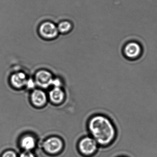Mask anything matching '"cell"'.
<instances>
[{
  "mask_svg": "<svg viewBox=\"0 0 157 157\" xmlns=\"http://www.w3.org/2000/svg\"><path fill=\"white\" fill-rule=\"evenodd\" d=\"M88 128L91 136L99 147L112 145L116 139L117 130L112 119L103 114H96L89 119Z\"/></svg>",
  "mask_w": 157,
  "mask_h": 157,
  "instance_id": "cell-1",
  "label": "cell"
},
{
  "mask_svg": "<svg viewBox=\"0 0 157 157\" xmlns=\"http://www.w3.org/2000/svg\"><path fill=\"white\" fill-rule=\"evenodd\" d=\"M37 32L40 38L47 41L55 40L59 35L56 24L49 20L40 22L37 26Z\"/></svg>",
  "mask_w": 157,
  "mask_h": 157,
  "instance_id": "cell-2",
  "label": "cell"
},
{
  "mask_svg": "<svg viewBox=\"0 0 157 157\" xmlns=\"http://www.w3.org/2000/svg\"><path fill=\"white\" fill-rule=\"evenodd\" d=\"M99 145L91 136L82 138L78 144V150L81 155L85 157L94 156L99 149Z\"/></svg>",
  "mask_w": 157,
  "mask_h": 157,
  "instance_id": "cell-3",
  "label": "cell"
},
{
  "mask_svg": "<svg viewBox=\"0 0 157 157\" xmlns=\"http://www.w3.org/2000/svg\"><path fill=\"white\" fill-rule=\"evenodd\" d=\"M143 52L141 45L136 42L131 41L125 44L123 48V54L126 59L136 60L141 56Z\"/></svg>",
  "mask_w": 157,
  "mask_h": 157,
  "instance_id": "cell-4",
  "label": "cell"
},
{
  "mask_svg": "<svg viewBox=\"0 0 157 157\" xmlns=\"http://www.w3.org/2000/svg\"><path fill=\"white\" fill-rule=\"evenodd\" d=\"M63 144L59 138L52 136L48 138L44 142L43 148L48 155L56 156L58 155L63 149Z\"/></svg>",
  "mask_w": 157,
  "mask_h": 157,
  "instance_id": "cell-5",
  "label": "cell"
},
{
  "mask_svg": "<svg viewBox=\"0 0 157 157\" xmlns=\"http://www.w3.org/2000/svg\"><path fill=\"white\" fill-rule=\"evenodd\" d=\"M53 79L52 73L46 69H40L36 73V83L42 88H47L51 85Z\"/></svg>",
  "mask_w": 157,
  "mask_h": 157,
  "instance_id": "cell-6",
  "label": "cell"
},
{
  "mask_svg": "<svg viewBox=\"0 0 157 157\" xmlns=\"http://www.w3.org/2000/svg\"><path fill=\"white\" fill-rule=\"evenodd\" d=\"M32 103L36 107H42L47 101V97L44 92L41 90H35L31 94Z\"/></svg>",
  "mask_w": 157,
  "mask_h": 157,
  "instance_id": "cell-7",
  "label": "cell"
},
{
  "mask_svg": "<svg viewBox=\"0 0 157 157\" xmlns=\"http://www.w3.org/2000/svg\"><path fill=\"white\" fill-rule=\"evenodd\" d=\"M28 78L24 72L18 71L12 75L10 81L11 84L15 88H22L26 85Z\"/></svg>",
  "mask_w": 157,
  "mask_h": 157,
  "instance_id": "cell-8",
  "label": "cell"
},
{
  "mask_svg": "<svg viewBox=\"0 0 157 157\" xmlns=\"http://www.w3.org/2000/svg\"><path fill=\"white\" fill-rule=\"evenodd\" d=\"M20 146L23 151H32L36 146V140L32 135H25L21 139Z\"/></svg>",
  "mask_w": 157,
  "mask_h": 157,
  "instance_id": "cell-9",
  "label": "cell"
},
{
  "mask_svg": "<svg viewBox=\"0 0 157 157\" xmlns=\"http://www.w3.org/2000/svg\"><path fill=\"white\" fill-rule=\"evenodd\" d=\"M59 34L66 35L71 33L73 29V24L69 20H62L56 24Z\"/></svg>",
  "mask_w": 157,
  "mask_h": 157,
  "instance_id": "cell-10",
  "label": "cell"
},
{
  "mask_svg": "<svg viewBox=\"0 0 157 157\" xmlns=\"http://www.w3.org/2000/svg\"><path fill=\"white\" fill-rule=\"evenodd\" d=\"M49 98L52 102L59 104L64 101L65 93L60 88H54L49 92Z\"/></svg>",
  "mask_w": 157,
  "mask_h": 157,
  "instance_id": "cell-11",
  "label": "cell"
},
{
  "mask_svg": "<svg viewBox=\"0 0 157 157\" xmlns=\"http://www.w3.org/2000/svg\"><path fill=\"white\" fill-rule=\"evenodd\" d=\"M0 157H19V155L13 150H7L2 153Z\"/></svg>",
  "mask_w": 157,
  "mask_h": 157,
  "instance_id": "cell-12",
  "label": "cell"
},
{
  "mask_svg": "<svg viewBox=\"0 0 157 157\" xmlns=\"http://www.w3.org/2000/svg\"><path fill=\"white\" fill-rule=\"evenodd\" d=\"M19 157H37L32 151H23L19 155Z\"/></svg>",
  "mask_w": 157,
  "mask_h": 157,
  "instance_id": "cell-13",
  "label": "cell"
},
{
  "mask_svg": "<svg viewBox=\"0 0 157 157\" xmlns=\"http://www.w3.org/2000/svg\"><path fill=\"white\" fill-rule=\"evenodd\" d=\"M36 83L35 81L33 80V79L29 78L27 80V82H26L25 86L29 89H33L35 86Z\"/></svg>",
  "mask_w": 157,
  "mask_h": 157,
  "instance_id": "cell-14",
  "label": "cell"
},
{
  "mask_svg": "<svg viewBox=\"0 0 157 157\" xmlns=\"http://www.w3.org/2000/svg\"><path fill=\"white\" fill-rule=\"evenodd\" d=\"M61 82L60 80L58 78H54L52 81L51 85L54 86V88H60Z\"/></svg>",
  "mask_w": 157,
  "mask_h": 157,
  "instance_id": "cell-15",
  "label": "cell"
},
{
  "mask_svg": "<svg viewBox=\"0 0 157 157\" xmlns=\"http://www.w3.org/2000/svg\"><path fill=\"white\" fill-rule=\"evenodd\" d=\"M124 157V156H122V157Z\"/></svg>",
  "mask_w": 157,
  "mask_h": 157,
  "instance_id": "cell-16",
  "label": "cell"
}]
</instances>
